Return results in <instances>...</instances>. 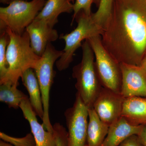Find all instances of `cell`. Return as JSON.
Instances as JSON below:
<instances>
[{
  "instance_id": "6da1fadb",
  "label": "cell",
  "mask_w": 146,
  "mask_h": 146,
  "mask_svg": "<svg viewBox=\"0 0 146 146\" xmlns=\"http://www.w3.org/2000/svg\"><path fill=\"white\" fill-rule=\"evenodd\" d=\"M101 37L119 63L140 66L146 53V0H114Z\"/></svg>"
},
{
  "instance_id": "7a4b0ae2",
  "label": "cell",
  "mask_w": 146,
  "mask_h": 146,
  "mask_svg": "<svg viewBox=\"0 0 146 146\" xmlns=\"http://www.w3.org/2000/svg\"><path fill=\"white\" fill-rule=\"evenodd\" d=\"M10 36L7 50L8 65L7 75L2 84L9 82L19 85V80L27 70L34 69L40 59L31 46L29 36L26 31L22 35L13 33L5 29Z\"/></svg>"
},
{
  "instance_id": "3957f363",
  "label": "cell",
  "mask_w": 146,
  "mask_h": 146,
  "mask_svg": "<svg viewBox=\"0 0 146 146\" xmlns=\"http://www.w3.org/2000/svg\"><path fill=\"white\" fill-rule=\"evenodd\" d=\"M81 62L72 70L77 93L89 108H92L103 86L100 81L95 62V55L88 39L82 43Z\"/></svg>"
},
{
  "instance_id": "277c9868",
  "label": "cell",
  "mask_w": 146,
  "mask_h": 146,
  "mask_svg": "<svg viewBox=\"0 0 146 146\" xmlns=\"http://www.w3.org/2000/svg\"><path fill=\"white\" fill-rule=\"evenodd\" d=\"M46 0H13L0 7V30L8 29L22 35L44 7Z\"/></svg>"
},
{
  "instance_id": "5b68a950",
  "label": "cell",
  "mask_w": 146,
  "mask_h": 146,
  "mask_svg": "<svg viewBox=\"0 0 146 146\" xmlns=\"http://www.w3.org/2000/svg\"><path fill=\"white\" fill-rule=\"evenodd\" d=\"M76 19L78 25L70 33L60 35V38L65 42L63 54L56 62L59 71L66 70L72 62L76 51L82 46L84 40L98 35H101L103 28L95 23L92 16H87L83 11L78 14Z\"/></svg>"
},
{
  "instance_id": "8992f818",
  "label": "cell",
  "mask_w": 146,
  "mask_h": 146,
  "mask_svg": "<svg viewBox=\"0 0 146 146\" xmlns=\"http://www.w3.org/2000/svg\"><path fill=\"white\" fill-rule=\"evenodd\" d=\"M63 54V50L56 49L50 43L33 69L39 82L43 102L44 115L42 125L46 130L52 133L53 125L49 116L50 91L55 74L54 66Z\"/></svg>"
},
{
  "instance_id": "52a82bcc",
  "label": "cell",
  "mask_w": 146,
  "mask_h": 146,
  "mask_svg": "<svg viewBox=\"0 0 146 146\" xmlns=\"http://www.w3.org/2000/svg\"><path fill=\"white\" fill-rule=\"evenodd\" d=\"M87 39L94 52L96 69L102 86L120 94L122 81L120 63L104 46L100 35Z\"/></svg>"
},
{
  "instance_id": "ba28073f",
  "label": "cell",
  "mask_w": 146,
  "mask_h": 146,
  "mask_svg": "<svg viewBox=\"0 0 146 146\" xmlns=\"http://www.w3.org/2000/svg\"><path fill=\"white\" fill-rule=\"evenodd\" d=\"M89 109L76 93L73 106L64 113L68 129V146L86 145Z\"/></svg>"
},
{
  "instance_id": "9c48e42d",
  "label": "cell",
  "mask_w": 146,
  "mask_h": 146,
  "mask_svg": "<svg viewBox=\"0 0 146 146\" xmlns=\"http://www.w3.org/2000/svg\"><path fill=\"white\" fill-rule=\"evenodd\" d=\"M125 99L121 94L103 87L93 108L101 120L110 126L122 117Z\"/></svg>"
},
{
  "instance_id": "30bf717a",
  "label": "cell",
  "mask_w": 146,
  "mask_h": 146,
  "mask_svg": "<svg viewBox=\"0 0 146 146\" xmlns=\"http://www.w3.org/2000/svg\"><path fill=\"white\" fill-rule=\"evenodd\" d=\"M122 73L120 94L125 98H146V74L140 66L120 63Z\"/></svg>"
},
{
  "instance_id": "8fae6325",
  "label": "cell",
  "mask_w": 146,
  "mask_h": 146,
  "mask_svg": "<svg viewBox=\"0 0 146 146\" xmlns=\"http://www.w3.org/2000/svg\"><path fill=\"white\" fill-rule=\"evenodd\" d=\"M29 36L31 46L35 54L42 56L47 46L56 41L58 37L57 31L44 21L35 19L27 28Z\"/></svg>"
},
{
  "instance_id": "7c38bea8",
  "label": "cell",
  "mask_w": 146,
  "mask_h": 146,
  "mask_svg": "<svg viewBox=\"0 0 146 146\" xmlns=\"http://www.w3.org/2000/svg\"><path fill=\"white\" fill-rule=\"evenodd\" d=\"M20 108L23 112L24 117L29 122L36 146H56L53 133L46 130L43 125L39 123L30 104L29 98L23 101Z\"/></svg>"
},
{
  "instance_id": "4fadbf2b",
  "label": "cell",
  "mask_w": 146,
  "mask_h": 146,
  "mask_svg": "<svg viewBox=\"0 0 146 146\" xmlns=\"http://www.w3.org/2000/svg\"><path fill=\"white\" fill-rule=\"evenodd\" d=\"M143 125H134L121 117L109 126L108 133L102 146H119L127 138L138 135Z\"/></svg>"
},
{
  "instance_id": "5bb4252c",
  "label": "cell",
  "mask_w": 146,
  "mask_h": 146,
  "mask_svg": "<svg viewBox=\"0 0 146 146\" xmlns=\"http://www.w3.org/2000/svg\"><path fill=\"white\" fill-rule=\"evenodd\" d=\"M73 9L74 3L71 0H47L35 19L44 21L54 28L60 14L72 13Z\"/></svg>"
},
{
  "instance_id": "9a60e30c",
  "label": "cell",
  "mask_w": 146,
  "mask_h": 146,
  "mask_svg": "<svg viewBox=\"0 0 146 146\" xmlns=\"http://www.w3.org/2000/svg\"><path fill=\"white\" fill-rule=\"evenodd\" d=\"M24 86L29 96L30 103L36 116L43 119L44 108L39 82L34 70L30 68L27 70L21 77Z\"/></svg>"
},
{
  "instance_id": "2e32d148",
  "label": "cell",
  "mask_w": 146,
  "mask_h": 146,
  "mask_svg": "<svg viewBox=\"0 0 146 146\" xmlns=\"http://www.w3.org/2000/svg\"><path fill=\"white\" fill-rule=\"evenodd\" d=\"M122 117L134 125H146V98L133 97L125 99Z\"/></svg>"
},
{
  "instance_id": "e0dca14e",
  "label": "cell",
  "mask_w": 146,
  "mask_h": 146,
  "mask_svg": "<svg viewBox=\"0 0 146 146\" xmlns=\"http://www.w3.org/2000/svg\"><path fill=\"white\" fill-rule=\"evenodd\" d=\"M87 131L88 146H102L107 136L109 126L101 120L94 108H89Z\"/></svg>"
},
{
  "instance_id": "ac0fdd59",
  "label": "cell",
  "mask_w": 146,
  "mask_h": 146,
  "mask_svg": "<svg viewBox=\"0 0 146 146\" xmlns=\"http://www.w3.org/2000/svg\"><path fill=\"white\" fill-rule=\"evenodd\" d=\"M18 86L9 82L0 84V101L5 103L9 108L18 109L23 101L28 98L17 88Z\"/></svg>"
},
{
  "instance_id": "d6986e66",
  "label": "cell",
  "mask_w": 146,
  "mask_h": 146,
  "mask_svg": "<svg viewBox=\"0 0 146 146\" xmlns=\"http://www.w3.org/2000/svg\"><path fill=\"white\" fill-rule=\"evenodd\" d=\"M10 41V36L6 30H1L0 36V84L6 77L8 70L7 60V47Z\"/></svg>"
},
{
  "instance_id": "ffe728a7",
  "label": "cell",
  "mask_w": 146,
  "mask_h": 146,
  "mask_svg": "<svg viewBox=\"0 0 146 146\" xmlns=\"http://www.w3.org/2000/svg\"><path fill=\"white\" fill-rule=\"evenodd\" d=\"M114 0H100L98 8L91 16L96 24L103 28L112 12Z\"/></svg>"
},
{
  "instance_id": "44dd1931",
  "label": "cell",
  "mask_w": 146,
  "mask_h": 146,
  "mask_svg": "<svg viewBox=\"0 0 146 146\" xmlns=\"http://www.w3.org/2000/svg\"><path fill=\"white\" fill-rule=\"evenodd\" d=\"M0 138L2 141L13 146H36L35 139L32 133H29L22 138H16L0 132Z\"/></svg>"
},
{
  "instance_id": "7402d4cb",
  "label": "cell",
  "mask_w": 146,
  "mask_h": 146,
  "mask_svg": "<svg viewBox=\"0 0 146 146\" xmlns=\"http://www.w3.org/2000/svg\"><path fill=\"white\" fill-rule=\"evenodd\" d=\"M53 129L56 146H68V132L65 128L60 123H56Z\"/></svg>"
},
{
  "instance_id": "603a6c76",
  "label": "cell",
  "mask_w": 146,
  "mask_h": 146,
  "mask_svg": "<svg viewBox=\"0 0 146 146\" xmlns=\"http://www.w3.org/2000/svg\"><path fill=\"white\" fill-rule=\"evenodd\" d=\"M95 0H75L74 3V9L72 25L76 19L78 14L81 11H83L87 16H91V7Z\"/></svg>"
},
{
  "instance_id": "cb8c5ba5",
  "label": "cell",
  "mask_w": 146,
  "mask_h": 146,
  "mask_svg": "<svg viewBox=\"0 0 146 146\" xmlns=\"http://www.w3.org/2000/svg\"><path fill=\"white\" fill-rule=\"evenodd\" d=\"M119 146H143L140 142L138 135H132L127 138Z\"/></svg>"
},
{
  "instance_id": "d4e9b609",
  "label": "cell",
  "mask_w": 146,
  "mask_h": 146,
  "mask_svg": "<svg viewBox=\"0 0 146 146\" xmlns=\"http://www.w3.org/2000/svg\"><path fill=\"white\" fill-rule=\"evenodd\" d=\"M138 136L142 145L143 146H146V125H143L142 130Z\"/></svg>"
},
{
  "instance_id": "484cf974",
  "label": "cell",
  "mask_w": 146,
  "mask_h": 146,
  "mask_svg": "<svg viewBox=\"0 0 146 146\" xmlns=\"http://www.w3.org/2000/svg\"><path fill=\"white\" fill-rule=\"evenodd\" d=\"M140 67L142 68L146 74V53L142 60Z\"/></svg>"
},
{
  "instance_id": "4316f807",
  "label": "cell",
  "mask_w": 146,
  "mask_h": 146,
  "mask_svg": "<svg viewBox=\"0 0 146 146\" xmlns=\"http://www.w3.org/2000/svg\"><path fill=\"white\" fill-rule=\"evenodd\" d=\"M0 146H13L11 145V144L5 142V141L1 140L0 141Z\"/></svg>"
},
{
  "instance_id": "83f0119b",
  "label": "cell",
  "mask_w": 146,
  "mask_h": 146,
  "mask_svg": "<svg viewBox=\"0 0 146 146\" xmlns=\"http://www.w3.org/2000/svg\"><path fill=\"white\" fill-rule=\"evenodd\" d=\"M71 1H72V2L73 3H74L75 2L74 0H71Z\"/></svg>"
},
{
  "instance_id": "f1b7e54d",
  "label": "cell",
  "mask_w": 146,
  "mask_h": 146,
  "mask_svg": "<svg viewBox=\"0 0 146 146\" xmlns=\"http://www.w3.org/2000/svg\"><path fill=\"white\" fill-rule=\"evenodd\" d=\"M87 146V145H85V146Z\"/></svg>"
},
{
  "instance_id": "f546056e",
  "label": "cell",
  "mask_w": 146,
  "mask_h": 146,
  "mask_svg": "<svg viewBox=\"0 0 146 146\" xmlns=\"http://www.w3.org/2000/svg\"><path fill=\"white\" fill-rule=\"evenodd\" d=\"M25 1H27V0H25Z\"/></svg>"
}]
</instances>
